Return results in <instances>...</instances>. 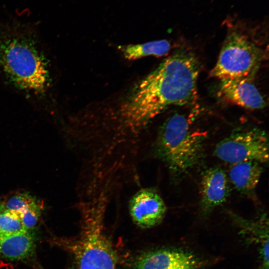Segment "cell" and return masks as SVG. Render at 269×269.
<instances>
[{
	"label": "cell",
	"instance_id": "6da1fadb",
	"mask_svg": "<svg viewBox=\"0 0 269 269\" xmlns=\"http://www.w3.org/2000/svg\"><path fill=\"white\" fill-rule=\"evenodd\" d=\"M199 62L191 51L176 50L142 79L115 112L118 129L136 134L171 106L193 104L197 98Z\"/></svg>",
	"mask_w": 269,
	"mask_h": 269
},
{
	"label": "cell",
	"instance_id": "7a4b0ae2",
	"mask_svg": "<svg viewBox=\"0 0 269 269\" xmlns=\"http://www.w3.org/2000/svg\"><path fill=\"white\" fill-rule=\"evenodd\" d=\"M0 80L35 106L50 110L53 65L34 24L0 22Z\"/></svg>",
	"mask_w": 269,
	"mask_h": 269
},
{
	"label": "cell",
	"instance_id": "3957f363",
	"mask_svg": "<svg viewBox=\"0 0 269 269\" xmlns=\"http://www.w3.org/2000/svg\"><path fill=\"white\" fill-rule=\"evenodd\" d=\"M104 204L93 202L82 208V228L78 239L48 240L71 253L79 269H116V255L104 228Z\"/></svg>",
	"mask_w": 269,
	"mask_h": 269
},
{
	"label": "cell",
	"instance_id": "277c9868",
	"mask_svg": "<svg viewBox=\"0 0 269 269\" xmlns=\"http://www.w3.org/2000/svg\"><path fill=\"white\" fill-rule=\"evenodd\" d=\"M205 134L191 127L189 118L175 113L162 125L155 143L156 152L175 175L189 171L202 157Z\"/></svg>",
	"mask_w": 269,
	"mask_h": 269
},
{
	"label": "cell",
	"instance_id": "5b68a950",
	"mask_svg": "<svg viewBox=\"0 0 269 269\" xmlns=\"http://www.w3.org/2000/svg\"><path fill=\"white\" fill-rule=\"evenodd\" d=\"M228 30L211 75L221 80L252 79L265 58V51L245 22H228Z\"/></svg>",
	"mask_w": 269,
	"mask_h": 269
},
{
	"label": "cell",
	"instance_id": "8992f818",
	"mask_svg": "<svg viewBox=\"0 0 269 269\" xmlns=\"http://www.w3.org/2000/svg\"><path fill=\"white\" fill-rule=\"evenodd\" d=\"M214 154L232 164L245 161L266 163L269 160L268 135L258 129L237 131L217 144Z\"/></svg>",
	"mask_w": 269,
	"mask_h": 269
},
{
	"label": "cell",
	"instance_id": "52a82bcc",
	"mask_svg": "<svg viewBox=\"0 0 269 269\" xmlns=\"http://www.w3.org/2000/svg\"><path fill=\"white\" fill-rule=\"evenodd\" d=\"M129 210L133 222L142 229L152 228L164 218L166 206L157 191L151 188L138 190L131 198Z\"/></svg>",
	"mask_w": 269,
	"mask_h": 269
},
{
	"label": "cell",
	"instance_id": "ba28073f",
	"mask_svg": "<svg viewBox=\"0 0 269 269\" xmlns=\"http://www.w3.org/2000/svg\"><path fill=\"white\" fill-rule=\"evenodd\" d=\"M201 260L189 251L177 248L151 250L134 260L133 269H199Z\"/></svg>",
	"mask_w": 269,
	"mask_h": 269
},
{
	"label": "cell",
	"instance_id": "9c48e42d",
	"mask_svg": "<svg viewBox=\"0 0 269 269\" xmlns=\"http://www.w3.org/2000/svg\"><path fill=\"white\" fill-rule=\"evenodd\" d=\"M218 94L227 101L246 109H262L266 106L264 97L252 79L221 80Z\"/></svg>",
	"mask_w": 269,
	"mask_h": 269
},
{
	"label": "cell",
	"instance_id": "30bf717a",
	"mask_svg": "<svg viewBox=\"0 0 269 269\" xmlns=\"http://www.w3.org/2000/svg\"><path fill=\"white\" fill-rule=\"evenodd\" d=\"M200 185V205L204 215L224 203L229 196L227 177L220 167L207 170L202 177Z\"/></svg>",
	"mask_w": 269,
	"mask_h": 269
},
{
	"label": "cell",
	"instance_id": "8fae6325",
	"mask_svg": "<svg viewBox=\"0 0 269 269\" xmlns=\"http://www.w3.org/2000/svg\"><path fill=\"white\" fill-rule=\"evenodd\" d=\"M35 237L31 231L0 236V257L10 261L23 260L34 252Z\"/></svg>",
	"mask_w": 269,
	"mask_h": 269
},
{
	"label": "cell",
	"instance_id": "7c38bea8",
	"mask_svg": "<svg viewBox=\"0 0 269 269\" xmlns=\"http://www.w3.org/2000/svg\"><path fill=\"white\" fill-rule=\"evenodd\" d=\"M260 164L254 161L232 164L229 173V178L238 191L246 193L255 189L263 172V168Z\"/></svg>",
	"mask_w": 269,
	"mask_h": 269
},
{
	"label": "cell",
	"instance_id": "4fadbf2b",
	"mask_svg": "<svg viewBox=\"0 0 269 269\" xmlns=\"http://www.w3.org/2000/svg\"><path fill=\"white\" fill-rule=\"evenodd\" d=\"M170 48L169 41L163 39L123 46L120 49L126 59L133 60L150 55L163 56L169 51Z\"/></svg>",
	"mask_w": 269,
	"mask_h": 269
},
{
	"label": "cell",
	"instance_id": "5bb4252c",
	"mask_svg": "<svg viewBox=\"0 0 269 269\" xmlns=\"http://www.w3.org/2000/svg\"><path fill=\"white\" fill-rule=\"evenodd\" d=\"M26 231L15 213L0 204V236H8Z\"/></svg>",
	"mask_w": 269,
	"mask_h": 269
},
{
	"label": "cell",
	"instance_id": "9a60e30c",
	"mask_svg": "<svg viewBox=\"0 0 269 269\" xmlns=\"http://www.w3.org/2000/svg\"><path fill=\"white\" fill-rule=\"evenodd\" d=\"M36 204L35 199L29 194L17 193L6 197L0 204L17 214Z\"/></svg>",
	"mask_w": 269,
	"mask_h": 269
},
{
	"label": "cell",
	"instance_id": "2e32d148",
	"mask_svg": "<svg viewBox=\"0 0 269 269\" xmlns=\"http://www.w3.org/2000/svg\"><path fill=\"white\" fill-rule=\"evenodd\" d=\"M40 214V209L38 204H36L16 215L24 229L27 231L32 232L38 224Z\"/></svg>",
	"mask_w": 269,
	"mask_h": 269
}]
</instances>
